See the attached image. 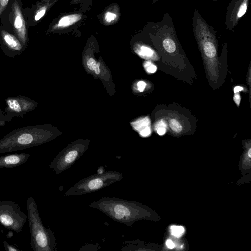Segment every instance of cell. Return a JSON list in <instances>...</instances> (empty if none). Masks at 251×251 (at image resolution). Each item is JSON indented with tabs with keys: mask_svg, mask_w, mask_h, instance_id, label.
<instances>
[{
	"mask_svg": "<svg viewBox=\"0 0 251 251\" xmlns=\"http://www.w3.org/2000/svg\"><path fill=\"white\" fill-rule=\"evenodd\" d=\"M89 206L129 227H131L135 221L146 218L148 214L139 203L114 197H103Z\"/></svg>",
	"mask_w": 251,
	"mask_h": 251,
	"instance_id": "obj_1",
	"label": "cell"
},
{
	"mask_svg": "<svg viewBox=\"0 0 251 251\" xmlns=\"http://www.w3.org/2000/svg\"><path fill=\"white\" fill-rule=\"evenodd\" d=\"M51 134L43 125L17 128L0 139V154L25 150L50 140Z\"/></svg>",
	"mask_w": 251,
	"mask_h": 251,
	"instance_id": "obj_2",
	"label": "cell"
},
{
	"mask_svg": "<svg viewBox=\"0 0 251 251\" xmlns=\"http://www.w3.org/2000/svg\"><path fill=\"white\" fill-rule=\"evenodd\" d=\"M27 210L32 250L34 251H58L55 236L50 228L44 226L35 200L31 197L27 198Z\"/></svg>",
	"mask_w": 251,
	"mask_h": 251,
	"instance_id": "obj_3",
	"label": "cell"
},
{
	"mask_svg": "<svg viewBox=\"0 0 251 251\" xmlns=\"http://www.w3.org/2000/svg\"><path fill=\"white\" fill-rule=\"evenodd\" d=\"M23 8L21 0H10L1 15L0 24L7 31L17 37L26 50L29 40V28Z\"/></svg>",
	"mask_w": 251,
	"mask_h": 251,
	"instance_id": "obj_4",
	"label": "cell"
},
{
	"mask_svg": "<svg viewBox=\"0 0 251 251\" xmlns=\"http://www.w3.org/2000/svg\"><path fill=\"white\" fill-rule=\"evenodd\" d=\"M123 174L115 171L97 173L79 180L65 193L67 197L93 193L120 181Z\"/></svg>",
	"mask_w": 251,
	"mask_h": 251,
	"instance_id": "obj_5",
	"label": "cell"
},
{
	"mask_svg": "<svg viewBox=\"0 0 251 251\" xmlns=\"http://www.w3.org/2000/svg\"><path fill=\"white\" fill-rule=\"evenodd\" d=\"M28 219L20 206L10 201H0V223L6 228L20 233Z\"/></svg>",
	"mask_w": 251,
	"mask_h": 251,
	"instance_id": "obj_6",
	"label": "cell"
},
{
	"mask_svg": "<svg viewBox=\"0 0 251 251\" xmlns=\"http://www.w3.org/2000/svg\"><path fill=\"white\" fill-rule=\"evenodd\" d=\"M4 119L10 121L14 117H23L27 113L33 111L38 103L32 99L24 96L19 95L6 98L5 100Z\"/></svg>",
	"mask_w": 251,
	"mask_h": 251,
	"instance_id": "obj_7",
	"label": "cell"
},
{
	"mask_svg": "<svg viewBox=\"0 0 251 251\" xmlns=\"http://www.w3.org/2000/svg\"><path fill=\"white\" fill-rule=\"evenodd\" d=\"M85 147L72 146L61 151L50 164L56 174H59L69 169L83 155Z\"/></svg>",
	"mask_w": 251,
	"mask_h": 251,
	"instance_id": "obj_8",
	"label": "cell"
},
{
	"mask_svg": "<svg viewBox=\"0 0 251 251\" xmlns=\"http://www.w3.org/2000/svg\"><path fill=\"white\" fill-rule=\"evenodd\" d=\"M58 0H40L30 7L23 8L28 28L35 26Z\"/></svg>",
	"mask_w": 251,
	"mask_h": 251,
	"instance_id": "obj_9",
	"label": "cell"
},
{
	"mask_svg": "<svg viewBox=\"0 0 251 251\" xmlns=\"http://www.w3.org/2000/svg\"><path fill=\"white\" fill-rule=\"evenodd\" d=\"M0 47L5 55L14 58L25 50L20 40L0 25Z\"/></svg>",
	"mask_w": 251,
	"mask_h": 251,
	"instance_id": "obj_10",
	"label": "cell"
},
{
	"mask_svg": "<svg viewBox=\"0 0 251 251\" xmlns=\"http://www.w3.org/2000/svg\"><path fill=\"white\" fill-rule=\"evenodd\" d=\"M249 0H231L226 14L225 25L227 30L233 31L240 19L247 12Z\"/></svg>",
	"mask_w": 251,
	"mask_h": 251,
	"instance_id": "obj_11",
	"label": "cell"
},
{
	"mask_svg": "<svg viewBox=\"0 0 251 251\" xmlns=\"http://www.w3.org/2000/svg\"><path fill=\"white\" fill-rule=\"evenodd\" d=\"M82 18V15L79 13H74L62 16L58 20H55L50 25L46 33L60 31L77 23Z\"/></svg>",
	"mask_w": 251,
	"mask_h": 251,
	"instance_id": "obj_12",
	"label": "cell"
},
{
	"mask_svg": "<svg viewBox=\"0 0 251 251\" xmlns=\"http://www.w3.org/2000/svg\"><path fill=\"white\" fill-rule=\"evenodd\" d=\"M30 155L27 153H14L0 156V169L12 168L27 161Z\"/></svg>",
	"mask_w": 251,
	"mask_h": 251,
	"instance_id": "obj_13",
	"label": "cell"
},
{
	"mask_svg": "<svg viewBox=\"0 0 251 251\" xmlns=\"http://www.w3.org/2000/svg\"><path fill=\"white\" fill-rule=\"evenodd\" d=\"M171 234L177 238L182 236L185 232L184 228L180 226L173 225L170 227Z\"/></svg>",
	"mask_w": 251,
	"mask_h": 251,
	"instance_id": "obj_14",
	"label": "cell"
},
{
	"mask_svg": "<svg viewBox=\"0 0 251 251\" xmlns=\"http://www.w3.org/2000/svg\"><path fill=\"white\" fill-rule=\"evenodd\" d=\"M155 129L159 135H164L167 130V125L163 120L159 121L155 125Z\"/></svg>",
	"mask_w": 251,
	"mask_h": 251,
	"instance_id": "obj_15",
	"label": "cell"
},
{
	"mask_svg": "<svg viewBox=\"0 0 251 251\" xmlns=\"http://www.w3.org/2000/svg\"><path fill=\"white\" fill-rule=\"evenodd\" d=\"M139 53L142 56L151 57L154 54L155 52L151 48L149 47L141 46L140 48Z\"/></svg>",
	"mask_w": 251,
	"mask_h": 251,
	"instance_id": "obj_16",
	"label": "cell"
},
{
	"mask_svg": "<svg viewBox=\"0 0 251 251\" xmlns=\"http://www.w3.org/2000/svg\"><path fill=\"white\" fill-rule=\"evenodd\" d=\"M169 126L171 129L176 133H179L182 131V126L177 120L175 119H172L170 120Z\"/></svg>",
	"mask_w": 251,
	"mask_h": 251,
	"instance_id": "obj_17",
	"label": "cell"
},
{
	"mask_svg": "<svg viewBox=\"0 0 251 251\" xmlns=\"http://www.w3.org/2000/svg\"><path fill=\"white\" fill-rule=\"evenodd\" d=\"M117 17L115 13L111 11H107L104 14V20L106 23H111L116 20Z\"/></svg>",
	"mask_w": 251,
	"mask_h": 251,
	"instance_id": "obj_18",
	"label": "cell"
},
{
	"mask_svg": "<svg viewBox=\"0 0 251 251\" xmlns=\"http://www.w3.org/2000/svg\"><path fill=\"white\" fill-rule=\"evenodd\" d=\"M144 66L146 71L149 73H154L157 70V67L150 61H145Z\"/></svg>",
	"mask_w": 251,
	"mask_h": 251,
	"instance_id": "obj_19",
	"label": "cell"
},
{
	"mask_svg": "<svg viewBox=\"0 0 251 251\" xmlns=\"http://www.w3.org/2000/svg\"><path fill=\"white\" fill-rule=\"evenodd\" d=\"M10 0H0V21L1 15L7 7Z\"/></svg>",
	"mask_w": 251,
	"mask_h": 251,
	"instance_id": "obj_20",
	"label": "cell"
},
{
	"mask_svg": "<svg viewBox=\"0 0 251 251\" xmlns=\"http://www.w3.org/2000/svg\"><path fill=\"white\" fill-rule=\"evenodd\" d=\"M3 245L6 251H21V250L17 247L9 244L5 241H3Z\"/></svg>",
	"mask_w": 251,
	"mask_h": 251,
	"instance_id": "obj_21",
	"label": "cell"
},
{
	"mask_svg": "<svg viewBox=\"0 0 251 251\" xmlns=\"http://www.w3.org/2000/svg\"><path fill=\"white\" fill-rule=\"evenodd\" d=\"M96 64V61L92 58H89L87 62V67L90 70H94Z\"/></svg>",
	"mask_w": 251,
	"mask_h": 251,
	"instance_id": "obj_22",
	"label": "cell"
},
{
	"mask_svg": "<svg viewBox=\"0 0 251 251\" xmlns=\"http://www.w3.org/2000/svg\"><path fill=\"white\" fill-rule=\"evenodd\" d=\"M151 132L150 127H147L140 132V135L143 137H147L149 136Z\"/></svg>",
	"mask_w": 251,
	"mask_h": 251,
	"instance_id": "obj_23",
	"label": "cell"
},
{
	"mask_svg": "<svg viewBox=\"0 0 251 251\" xmlns=\"http://www.w3.org/2000/svg\"><path fill=\"white\" fill-rule=\"evenodd\" d=\"M146 86V84L144 81H140L137 83L138 90L140 92L144 91Z\"/></svg>",
	"mask_w": 251,
	"mask_h": 251,
	"instance_id": "obj_24",
	"label": "cell"
},
{
	"mask_svg": "<svg viewBox=\"0 0 251 251\" xmlns=\"http://www.w3.org/2000/svg\"><path fill=\"white\" fill-rule=\"evenodd\" d=\"M233 100L235 103L237 104L238 106H239L241 100V97L239 94L238 93H235V95L233 97Z\"/></svg>",
	"mask_w": 251,
	"mask_h": 251,
	"instance_id": "obj_25",
	"label": "cell"
},
{
	"mask_svg": "<svg viewBox=\"0 0 251 251\" xmlns=\"http://www.w3.org/2000/svg\"><path fill=\"white\" fill-rule=\"evenodd\" d=\"M5 123L4 119V113L0 108V127L3 126Z\"/></svg>",
	"mask_w": 251,
	"mask_h": 251,
	"instance_id": "obj_26",
	"label": "cell"
},
{
	"mask_svg": "<svg viewBox=\"0 0 251 251\" xmlns=\"http://www.w3.org/2000/svg\"><path fill=\"white\" fill-rule=\"evenodd\" d=\"M166 245L169 249H173L175 247L174 242L170 239H168L166 241Z\"/></svg>",
	"mask_w": 251,
	"mask_h": 251,
	"instance_id": "obj_27",
	"label": "cell"
},
{
	"mask_svg": "<svg viewBox=\"0 0 251 251\" xmlns=\"http://www.w3.org/2000/svg\"><path fill=\"white\" fill-rule=\"evenodd\" d=\"M243 90V88L241 86H235L234 88V93H238Z\"/></svg>",
	"mask_w": 251,
	"mask_h": 251,
	"instance_id": "obj_28",
	"label": "cell"
},
{
	"mask_svg": "<svg viewBox=\"0 0 251 251\" xmlns=\"http://www.w3.org/2000/svg\"><path fill=\"white\" fill-rule=\"evenodd\" d=\"M84 0H72L70 3L71 4H76L82 2Z\"/></svg>",
	"mask_w": 251,
	"mask_h": 251,
	"instance_id": "obj_29",
	"label": "cell"
},
{
	"mask_svg": "<svg viewBox=\"0 0 251 251\" xmlns=\"http://www.w3.org/2000/svg\"><path fill=\"white\" fill-rule=\"evenodd\" d=\"M95 73L96 74H99L100 73V69H99V64L97 63L96 66L94 69Z\"/></svg>",
	"mask_w": 251,
	"mask_h": 251,
	"instance_id": "obj_30",
	"label": "cell"
},
{
	"mask_svg": "<svg viewBox=\"0 0 251 251\" xmlns=\"http://www.w3.org/2000/svg\"><path fill=\"white\" fill-rule=\"evenodd\" d=\"M248 156L249 158L251 157V149L249 148L248 153H247Z\"/></svg>",
	"mask_w": 251,
	"mask_h": 251,
	"instance_id": "obj_31",
	"label": "cell"
},
{
	"mask_svg": "<svg viewBox=\"0 0 251 251\" xmlns=\"http://www.w3.org/2000/svg\"><path fill=\"white\" fill-rule=\"evenodd\" d=\"M159 0H152V4H154L155 3H156V2H157L158 1H159Z\"/></svg>",
	"mask_w": 251,
	"mask_h": 251,
	"instance_id": "obj_32",
	"label": "cell"
},
{
	"mask_svg": "<svg viewBox=\"0 0 251 251\" xmlns=\"http://www.w3.org/2000/svg\"><path fill=\"white\" fill-rule=\"evenodd\" d=\"M212 0V1H213V2H216V1H218V0Z\"/></svg>",
	"mask_w": 251,
	"mask_h": 251,
	"instance_id": "obj_33",
	"label": "cell"
}]
</instances>
